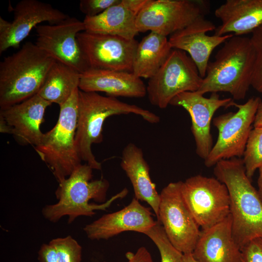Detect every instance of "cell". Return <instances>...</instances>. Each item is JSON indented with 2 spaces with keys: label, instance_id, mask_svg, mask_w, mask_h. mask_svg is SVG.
<instances>
[{
  "label": "cell",
  "instance_id": "6da1fadb",
  "mask_svg": "<svg viewBox=\"0 0 262 262\" xmlns=\"http://www.w3.org/2000/svg\"><path fill=\"white\" fill-rule=\"evenodd\" d=\"M213 173L228 190L232 235L241 250L250 241L262 237V200L241 158L220 160Z\"/></svg>",
  "mask_w": 262,
  "mask_h": 262
},
{
  "label": "cell",
  "instance_id": "7a4b0ae2",
  "mask_svg": "<svg viewBox=\"0 0 262 262\" xmlns=\"http://www.w3.org/2000/svg\"><path fill=\"white\" fill-rule=\"evenodd\" d=\"M93 170L87 164H81L59 182L55 191L58 202L46 205L42 210L46 219L56 223L67 216L70 224L79 216H93L96 210H104L114 200L127 195L128 190L125 189L105 202L109 182L104 179L92 180Z\"/></svg>",
  "mask_w": 262,
  "mask_h": 262
},
{
  "label": "cell",
  "instance_id": "3957f363",
  "mask_svg": "<svg viewBox=\"0 0 262 262\" xmlns=\"http://www.w3.org/2000/svg\"><path fill=\"white\" fill-rule=\"evenodd\" d=\"M133 114L151 124H157L160 117L149 110L119 100L116 98L103 96L97 92L79 89L78 113L75 135L76 146L82 161L93 169L100 170L101 163L92 151V145L103 141V126L109 117Z\"/></svg>",
  "mask_w": 262,
  "mask_h": 262
},
{
  "label": "cell",
  "instance_id": "277c9868",
  "mask_svg": "<svg viewBox=\"0 0 262 262\" xmlns=\"http://www.w3.org/2000/svg\"><path fill=\"white\" fill-rule=\"evenodd\" d=\"M255 52L250 38L233 35L209 61L205 77L197 90L204 95L229 93L233 99L245 98L251 86Z\"/></svg>",
  "mask_w": 262,
  "mask_h": 262
},
{
  "label": "cell",
  "instance_id": "5b68a950",
  "mask_svg": "<svg viewBox=\"0 0 262 262\" xmlns=\"http://www.w3.org/2000/svg\"><path fill=\"white\" fill-rule=\"evenodd\" d=\"M55 60L30 42L0 63V107L37 94Z\"/></svg>",
  "mask_w": 262,
  "mask_h": 262
},
{
  "label": "cell",
  "instance_id": "8992f818",
  "mask_svg": "<svg viewBox=\"0 0 262 262\" xmlns=\"http://www.w3.org/2000/svg\"><path fill=\"white\" fill-rule=\"evenodd\" d=\"M79 88L60 107L58 119L50 131L44 133L34 149L52 170L59 182L69 176L82 164L75 142Z\"/></svg>",
  "mask_w": 262,
  "mask_h": 262
},
{
  "label": "cell",
  "instance_id": "52a82bcc",
  "mask_svg": "<svg viewBox=\"0 0 262 262\" xmlns=\"http://www.w3.org/2000/svg\"><path fill=\"white\" fill-rule=\"evenodd\" d=\"M203 79L186 52L173 49L157 73L148 80L147 94L149 101L165 109L176 96L197 91Z\"/></svg>",
  "mask_w": 262,
  "mask_h": 262
},
{
  "label": "cell",
  "instance_id": "ba28073f",
  "mask_svg": "<svg viewBox=\"0 0 262 262\" xmlns=\"http://www.w3.org/2000/svg\"><path fill=\"white\" fill-rule=\"evenodd\" d=\"M184 201L196 223L210 228L230 214V197L225 184L217 178L197 175L181 182Z\"/></svg>",
  "mask_w": 262,
  "mask_h": 262
},
{
  "label": "cell",
  "instance_id": "9c48e42d",
  "mask_svg": "<svg viewBox=\"0 0 262 262\" xmlns=\"http://www.w3.org/2000/svg\"><path fill=\"white\" fill-rule=\"evenodd\" d=\"M261 99L252 97L243 104L234 103L236 112H229L214 117L213 124L218 131L216 142L207 158L206 167L214 166L221 160L241 158L252 130Z\"/></svg>",
  "mask_w": 262,
  "mask_h": 262
},
{
  "label": "cell",
  "instance_id": "30bf717a",
  "mask_svg": "<svg viewBox=\"0 0 262 262\" xmlns=\"http://www.w3.org/2000/svg\"><path fill=\"white\" fill-rule=\"evenodd\" d=\"M206 0H149L137 16L139 33L150 31L166 36L172 35L210 11Z\"/></svg>",
  "mask_w": 262,
  "mask_h": 262
},
{
  "label": "cell",
  "instance_id": "8fae6325",
  "mask_svg": "<svg viewBox=\"0 0 262 262\" xmlns=\"http://www.w3.org/2000/svg\"><path fill=\"white\" fill-rule=\"evenodd\" d=\"M181 182H170L162 190L157 218L173 246L184 254L193 252L200 230L183 199Z\"/></svg>",
  "mask_w": 262,
  "mask_h": 262
},
{
  "label": "cell",
  "instance_id": "7c38bea8",
  "mask_svg": "<svg viewBox=\"0 0 262 262\" xmlns=\"http://www.w3.org/2000/svg\"><path fill=\"white\" fill-rule=\"evenodd\" d=\"M35 29V44L56 61L81 74L90 68L77 38L79 33L85 30L83 21L69 16L58 23L38 25Z\"/></svg>",
  "mask_w": 262,
  "mask_h": 262
},
{
  "label": "cell",
  "instance_id": "4fadbf2b",
  "mask_svg": "<svg viewBox=\"0 0 262 262\" xmlns=\"http://www.w3.org/2000/svg\"><path fill=\"white\" fill-rule=\"evenodd\" d=\"M77 38L90 68L132 72L136 39L85 31Z\"/></svg>",
  "mask_w": 262,
  "mask_h": 262
},
{
  "label": "cell",
  "instance_id": "5bb4252c",
  "mask_svg": "<svg viewBox=\"0 0 262 262\" xmlns=\"http://www.w3.org/2000/svg\"><path fill=\"white\" fill-rule=\"evenodd\" d=\"M68 17L49 3L38 0H20L14 9L12 22L0 16V54L10 48H18L40 23L47 21L55 24Z\"/></svg>",
  "mask_w": 262,
  "mask_h": 262
},
{
  "label": "cell",
  "instance_id": "9a60e30c",
  "mask_svg": "<svg viewBox=\"0 0 262 262\" xmlns=\"http://www.w3.org/2000/svg\"><path fill=\"white\" fill-rule=\"evenodd\" d=\"M234 102L230 98H220L216 93H212L210 98H205L197 91L183 92L170 101V105L182 107L189 114L196 153L204 160L213 147L211 123L214 114L221 107L233 106Z\"/></svg>",
  "mask_w": 262,
  "mask_h": 262
},
{
  "label": "cell",
  "instance_id": "2e32d148",
  "mask_svg": "<svg viewBox=\"0 0 262 262\" xmlns=\"http://www.w3.org/2000/svg\"><path fill=\"white\" fill-rule=\"evenodd\" d=\"M52 103L38 94L20 102L0 109V131L13 136L22 146L34 147L41 143L40 130L47 108Z\"/></svg>",
  "mask_w": 262,
  "mask_h": 262
},
{
  "label": "cell",
  "instance_id": "e0dca14e",
  "mask_svg": "<svg viewBox=\"0 0 262 262\" xmlns=\"http://www.w3.org/2000/svg\"><path fill=\"white\" fill-rule=\"evenodd\" d=\"M215 25L202 16L185 28L171 35L168 39L172 49L187 52L196 64L200 76L204 78L213 50L234 34L208 35L207 32L215 30Z\"/></svg>",
  "mask_w": 262,
  "mask_h": 262
},
{
  "label": "cell",
  "instance_id": "ac0fdd59",
  "mask_svg": "<svg viewBox=\"0 0 262 262\" xmlns=\"http://www.w3.org/2000/svg\"><path fill=\"white\" fill-rule=\"evenodd\" d=\"M156 222L149 208L133 197L124 208L104 214L86 225L83 229L91 240H107L126 231L143 233Z\"/></svg>",
  "mask_w": 262,
  "mask_h": 262
},
{
  "label": "cell",
  "instance_id": "d6986e66",
  "mask_svg": "<svg viewBox=\"0 0 262 262\" xmlns=\"http://www.w3.org/2000/svg\"><path fill=\"white\" fill-rule=\"evenodd\" d=\"M199 262H243L232 233L230 214L214 226L201 229L192 252Z\"/></svg>",
  "mask_w": 262,
  "mask_h": 262
},
{
  "label": "cell",
  "instance_id": "ffe728a7",
  "mask_svg": "<svg viewBox=\"0 0 262 262\" xmlns=\"http://www.w3.org/2000/svg\"><path fill=\"white\" fill-rule=\"evenodd\" d=\"M79 88L84 92H103L108 96L143 98L147 86L132 72L89 68L81 74Z\"/></svg>",
  "mask_w": 262,
  "mask_h": 262
},
{
  "label": "cell",
  "instance_id": "44dd1931",
  "mask_svg": "<svg viewBox=\"0 0 262 262\" xmlns=\"http://www.w3.org/2000/svg\"><path fill=\"white\" fill-rule=\"evenodd\" d=\"M214 15L221 21L214 30L215 35L252 33L262 24V0H227Z\"/></svg>",
  "mask_w": 262,
  "mask_h": 262
},
{
  "label": "cell",
  "instance_id": "7402d4cb",
  "mask_svg": "<svg viewBox=\"0 0 262 262\" xmlns=\"http://www.w3.org/2000/svg\"><path fill=\"white\" fill-rule=\"evenodd\" d=\"M120 165L132 184L134 197L147 202L157 216L160 195L151 180L149 166L142 150L134 144L129 143L122 150Z\"/></svg>",
  "mask_w": 262,
  "mask_h": 262
},
{
  "label": "cell",
  "instance_id": "603a6c76",
  "mask_svg": "<svg viewBox=\"0 0 262 262\" xmlns=\"http://www.w3.org/2000/svg\"><path fill=\"white\" fill-rule=\"evenodd\" d=\"M137 15L121 0L97 16H85L83 22L86 32L133 39L139 33L136 26Z\"/></svg>",
  "mask_w": 262,
  "mask_h": 262
},
{
  "label": "cell",
  "instance_id": "cb8c5ba5",
  "mask_svg": "<svg viewBox=\"0 0 262 262\" xmlns=\"http://www.w3.org/2000/svg\"><path fill=\"white\" fill-rule=\"evenodd\" d=\"M172 49L167 37L150 32L138 43L132 73L141 79H149L157 73Z\"/></svg>",
  "mask_w": 262,
  "mask_h": 262
},
{
  "label": "cell",
  "instance_id": "d4e9b609",
  "mask_svg": "<svg viewBox=\"0 0 262 262\" xmlns=\"http://www.w3.org/2000/svg\"><path fill=\"white\" fill-rule=\"evenodd\" d=\"M81 73L63 63L55 61L49 70L37 94L43 99L60 105L79 88Z\"/></svg>",
  "mask_w": 262,
  "mask_h": 262
},
{
  "label": "cell",
  "instance_id": "484cf974",
  "mask_svg": "<svg viewBox=\"0 0 262 262\" xmlns=\"http://www.w3.org/2000/svg\"><path fill=\"white\" fill-rule=\"evenodd\" d=\"M243 156L246 174L251 180L256 170L262 166V127L251 130Z\"/></svg>",
  "mask_w": 262,
  "mask_h": 262
},
{
  "label": "cell",
  "instance_id": "4316f807",
  "mask_svg": "<svg viewBox=\"0 0 262 262\" xmlns=\"http://www.w3.org/2000/svg\"><path fill=\"white\" fill-rule=\"evenodd\" d=\"M143 233L148 237L157 247L161 262H181L183 253L170 242L159 221L157 220L152 227Z\"/></svg>",
  "mask_w": 262,
  "mask_h": 262
},
{
  "label": "cell",
  "instance_id": "83f0119b",
  "mask_svg": "<svg viewBox=\"0 0 262 262\" xmlns=\"http://www.w3.org/2000/svg\"><path fill=\"white\" fill-rule=\"evenodd\" d=\"M49 243L56 249L59 262H81L82 247L72 236L52 239Z\"/></svg>",
  "mask_w": 262,
  "mask_h": 262
},
{
  "label": "cell",
  "instance_id": "f1b7e54d",
  "mask_svg": "<svg viewBox=\"0 0 262 262\" xmlns=\"http://www.w3.org/2000/svg\"><path fill=\"white\" fill-rule=\"evenodd\" d=\"M250 39L255 52L251 86L262 94V24L252 33Z\"/></svg>",
  "mask_w": 262,
  "mask_h": 262
},
{
  "label": "cell",
  "instance_id": "f546056e",
  "mask_svg": "<svg viewBox=\"0 0 262 262\" xmlns=\"http://www.w3.org/2000/svg\"><path fill=\"white\" fill-rule=\"evenodd\" d=\"M121 0H81L80 10L86 17L97 16L108 8L118 4Z\"/></svg>",
  "mask_w": 262,
  "mask_h": 262
},
{
  "label": "cell",
  "instance_id": "4dcf8cb0",
  "mask_svg": "<svg viewBox=\"0 0 262 262\" xmlns=\"http://www.w3.org/2000/svg\"><path fill=\"white\" fill-rule=\"evenodd\" d=\"M243 262H262V237L252 240L242 249Z\"/></svg>",
  "mask_w": 262,
  "mask_h": 262
},
{
  "label": "cell",
  "instance_id": "1f68e13d",
  "mask_svg": "<svg viewBox=\"0 0 262 262\" xmlns=\"http://www.w3.org/2000/svg\"><path fill=\"white\" fill-rule=\"evenodd\" d=\"M38 258L39 262H59L56 249L49 242L41 245Z\"/></svg>",
  "mask_w": 262,
  "mask_h": 262
},
{
  "label": "cell",
  "instance_id": "d6a6232c",
  "mask_svg": "<svg viewBox=\"0 0 262 262\" xmlns=\"http://www.w3.org/2000/svg\"><path fill=\"white\" fill-rule=\"evenodd\" d=\"M254 128L262 127V100L260 103L253 123Z\"/></svg>",
  "mask_w": 262,
  "mask_h": 262
},
{
  "label": "cell",
  "instance_id": "836d02e7",
  "mask_svg": "<svg viewBox=\"0 0 262 262\" xmlns=\"http://www.w3.org/2000/svg\"><path fill=\"white\" fill-rule=\"evenodd\" d=\"M259 177L258 179V192L262 200V166L259 169Z\"/></svg>",
  "mask_w": 262,
  "mask_h": 262
},
{
  "label": "cell",
  "instance_id": "e575fe53",
  "mask_svg": "<svg viewBox=\"0 0 262 262\" xmlns=\"http://www.w3.org/2000/svg\"><path fill=\"white\" fill-rule=\"evenodd\" d=\"M181 262H199L193 256L192 253L183 254Z\"/></svg>",
  "mask_w": 262,
  "mask_h": 262
},
{
  "label": "cell",
  "instance_id": "d590c367",
  "mask_svg": "<svg viewBox=\"0 0 262 262\" xmlns=\"http://www.w3.org/2000/svg\"></svg>",
  "mask_w": 262,
  "mask_h": 262
}]
</instances>
